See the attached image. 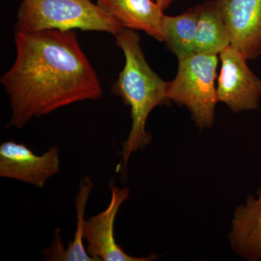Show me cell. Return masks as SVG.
<instances>
[{
    "label": "cell",
    "mask_w": 261,
    "mask_h": 261,
    "mask_svg": "<svg viewBox=\"0 0 261 261\" xmlns=\"http://www.w3.org/2000/svg\"><path fill=\"white\" fill-rule=\"evenodd\" d=\"M16 58L2 76L12 116L7 128H21L73 103L97 100L102 89L74 31L15 32Z\"/></svg>",
    "instance_id": "1"
},
{
    "label": "cell",
    "mask_w": 261,
    "mask_h": 261,
    "mask_svg": "<svg viewBox=\"0 0 261 261\" xmlns=\"http://www.w3.org/2000/svg\"><path fill=\"white\" fill-rule=\"evenodd\" d=\"M116 38L117 46L124 54L125 65L112 90L129 106L132 121L128 137L122 143L121 166L124 171L132 153L150 142V134L146 130L149 114L154 108L171 100L168 82L161 80L146 61L140 35L133 29L124 28Z\"/></svg>",
    "instance_id": "2"
},
{
    "label": "cell",
    "mask_w": 261,
    "mask_h": 261,
    "mask_svg": "<svg viewBox=\"0 0 261 261\" xmlns=\"http://www.w3.org/2000/svg\"><path fill=\"white\" fill-rule=\"evenodd\" d=\"M75 29L116 37L124 27L92 0H22L15 24V32Z\"/></svg>",
    "instance_id": "3"
},
{
    "label": "cell",
    "mask_w": 261,
    "mask_h": 261,
    "mask_svg": "<svg viewBox=\"0 0 261 261\" xmlns=\"http://www.w3.org/2000/svg\"><path fill=\"white\" fill-rule=\"evenodd\" d=\"M219 61L218 56L200 54L179 60L176 77L168 84V99L185 106L200 129L214 124Z\"/></svg>",
    "instance_id": "4"
},
{
    "label": "cell",
    "mask_w": 261,
    "mask_h": 261,
    "mask_svg": "<svg viewBox=\"0 0 261 261\" xmlns=\"http://www.w3.org/2000/svg\"><path fill=\"white\" fill-rule=\"evenodd\" d=\"M219 58L221 69L216 86L219 102L234 113L257 109L261 98V80L249 68L246 58L231 45L221 51Z\"/></svg>",
    "instance_id": "5"
},
{
    "label": "cell",
    "mask_w": 261,
    "mask_h": 261,
    "mask_svg": "<svg viewBox=\"0 0 261 261\" xmlns=\"http://www.w3.org/2000/svg\"><path fill=\"white\" fill-rule=\"evenodd\" d=\"M109 189L111 197L107 208L86 220L84 224V239L89 255L95 261H149L157 258L153 254L149 257L132 256L116 243L115 221L122 204L129 198V190L118 188L113 179L110 182Z\"/></svg>",
    "instance_id": "6"
},
{
    "label": "cell",
    "mask_w": 261,
    "mask_h": 261,
    "mask_svg": "<svg viewBox=\"0 0 261 261\" xmlns=\"http://www.w3.org/2000/svg\"><path fill=\"white\" fill-rule=\"evenodd\" d=\"M59 148L51 147L38 155L24 144L10 140L0 145V176L43 189L49 178L59 173Z\"/></svg>",
    "instance_id": "7"
},
{
    "label": "cell",
    "mask_w": 261,
    "mask_h": 261,
    "mask_svg": "<svg viewBox=\"0 0 261 261\" xmlns=\"http://www.w3.org/2000/svg\"><path fill=\"white\" fill-rule=\"evenodd\" d=\"M227 27L230 45L247 61L261 56V0H216Z\"/></svg>",
    "instance_id": "8"
},
{
    "label": "cell",
    "mask_w": 261,
    "mask_h": 261,
    "mask_svg": "<svg viewBox=\"0 0 261 261\" xmlns=\"http://www.w3.org/2000/svg\"><path fill=\"white\" fill-rule=\"evenodd\" d=\"M228 240L235 253L245 260H261V187L237 207Z\"/></svg>",
    "instance_id": "9"
},
{
    "label": "cell",
    "mask_w": 261,
    "mask_h": 261,
    "mask_svg": "<svg viewBox=\"0 0 261 261\" xmlns=\"http://www.w3.org/2000/svg\"><path fill=\"white\" fill-rule=\"evenodd\" d=\"M99 8L124 28L143 31L163 42L161 23L164 13L152 0H97Z\"/></svg>",
    "instance_id": "10"
},
{
    "label": "cell",
    "mask_w": 261,
    "mask_h": 261,
    "mask_svg": "<svg viewBox=\"0 0 261 261\" xmlns=\"http://www.w3.org/2000/svg\"><path fill=\"white\" fill-rule=\"evenodd\" d=\"M94 188V184L89 176L81 179L78 192L75 199L76 210V228L73 240L68 243L67 249L63 244L61 231L57 228L54 231V240L50 247L43 250L44 258L49 261H95L87 252L84 245V231L85 213L89 196Z\"/></svg>",
    "instance_id": "11"
},
{
    "label": "cell",
    "mask_w": 261,
    "mask_h": 261,
    "mask_svg": "<svg viewBox=\"0 0 261 261\" xmlns=\"http://www.w3.org/2000/svg\"><path fill=\"white\" fill-rule=\"evenodd\" d=\"M196 54L218 56L230 46L227 27L216 0L197 5Z\"/></svg>",
    "instance_id": "12"
},
{
    "label": "cell",
    "mask_w": 261,
    "mask_h": 261,
    "mask_svg": "<svg viewBox=\"0 0 261 261\" xmlns=\"http://www.w3.org/2000/svg\"><path fill=\"white\" fill-rule=\"evenodd\" d=\"M197 18V5L176 16H163L161 23L163 42L178 61L196 54Z\"/></svg>",
    "instance_id": "13"
},
{
    "label": "cell",
    "mask_w": 261,
    "mask_h": 261,
    "mask_svg": "<svg viewBox=\"0 0 261 261\" xmlns=\"http://www.w3.org/2000/svg\"><path fill=\"white\" fill-rule=\"evenodd\" d=\"M175 0H155V3L161 7V9L164 11L169 8Z\"/></svg>",
    "instance_id": "14"
}]
</instances>
